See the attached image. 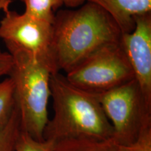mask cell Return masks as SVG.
Wrapping results in <instances>:
<instances>
[{"instance_id":"obj_15","label":"cell","mask_w":151,"mask_h":151,"mask_svg":"<svg viewBox=\"0 0 151 151\" xmlns=\"http://www.w3.org/2000/svg\"><path fill=\"white\" fill-rule=\"evenodd\" d=\"M13 66V58L7 52H0V78L9 76Z\"/></svg>"},{"instance_id":"obj_6","label":"cell","mask_w":151,"mask_h":151,"mask_svg":"<svg viewBox=\"0 0 151 151\" xmlns=\"http://www.w3.org/2000/svg\"><path fill=\"white\" fill-rule=\"evenodd\" d=\"M0 21V38L8 50H22L48 65L53 73L59 72L52 55L53 26L51 22L14 11H6Z\"/></svg>"},{"instance_id":"obj_14","label":"cell","mask_w":151,"mask_h":151,"mask_svg":"<svg viewBox=\"0 0 151 151\" xmlns=\"http://www.w3.org/2000/svg\"><path fill=\"white\" fill-rule=\"evenodd\" d=\"M118 151H151V123L142 128L137 139L128 145H119Z\"/></svg>"},{"instance_id":"obj_11","label":"cell","mask_w":151,"mask_h":151,"mask_svg":"<svg viewBox=\"0 0 151 151\" xmlns=\"http://www.w3.org/2000/svg\"><path fill=\"white\" fill-rule=\"evenodd\" d=\"M22 130L18 106H16L8 123L0 129V151H16V144Z\"/></svg>"},{"instance_id":"obj_2","label":"cell","mask_w":151,"mask_h":151,"mask_svg":"<svg viewBox=\"0 0 151 151\" xmlns=\"http://www.w3.org/2000/svg\"><path fill=\"white\" fill-rule=\"evenodd\" d=\"M50 87L54 115L47 122L43 140L113 138L112 126L94 94L75 86L60 72L52 73Z\"/></svg>"},{"instance_id":"obj_3","label":"cell","mask_w":151,"mask_h":151,"mask_svg":"<svg viewBox=\"0 0 151 151\" xmlns=\"http://www.w3.org/2000/svg\"><path fill=\"white\" fill-rule=\"evenodd\" d=\"M13 66L9 76L14 85V94L22 130L36 140H43L48 121L50 97V68L32 55L22 50H9Z\"/></svg>"},{"instance_id":"obj_8","label":"cell","mask_w":151,"mask_h":151,"mask_svg":"<svg viewBox=\"0 0 151 151\" xmlns=\"http://www.w3.org/2000/svg\"><path fill=\"white\" fill-rule=\"evenodd\" d=\"M101 7L116 22L122 34L131 33L137 16L151 12V0H87Z\"/></svg>"},{"instance_id":"obj_5","label":"cell","mask_w":151,"mask_h":151,"mask_svg":"<svg viewBox=\"0 0 151 151\" xmlns=\"http://www.w3.org/2000/svg\"><path fill=\"white\" fill-rule=\"evenodd\" d=\"M65 76L81 89L99 94L133 80L134 73L120 42L94 52Z\"/></svg>"},{"instance_id":"obj_10","label":"cell","mask_w":151,"mask_h":151,"mask_svg":"<svg viewBox=\"0 0 151 151\" xmlns=\"http://www.w3.org/2000/svg\"><path fill=\"white\" fill-rule=\"evenodd\" d=\"M16 106L14 82L9 76L0 82V129L8 123Z\"/></svg>"},{"instance_id":"obj_17","label":"cell","mask_w":151,"mask_h":151,"mask_svg":"<svg viewBox=\"0 0 151 151\" xmlns=\"http://www.w3.org/2000/svg\"><path fill=\"white\" fill-rule=\"evenodd\" d=\"M13 0H0V10H3L4 12L9 10V6L12 3ZM1 50H0V52Z\"/></svg>"},{"instance_id":"obj_1","label":"cell","mask_w":151,"mask_h":151,"mask_svg":"<svg viewBox=\"0 0 151 151\" xmlns=\"http://www.w3.org/2000/svg\"><path fill=\"white\" fill-rule=\"evenodd\" d=\"M52 55L58 71H71L109 45L121 41L114 20L96 4L86 1L76 10H60L55 15Z\"/></svg>"},{"instance_id":"obj_13","label":"cell","mask_w":151,"mask_h":151,"mask_svg":"<svg viewBox=\"0 0 151 151\" xmlns=\"http://www.w3.org/2000/svg\"><path fill=\"white\" fill-rule=\"evenodd\" d=\"M55 142L50 140H36L21 130L16 144V151H53Z\"/></svg>"},{"instance_id":"obj_7","label":"cell","mask_w":151,"mask_h":151,"mask_svg":"<svg viewBox=\"0 0 151 151\" xmlns=\"http://www.w3.org/2000/svg\"><path fill=\"white\" fill-rule=\"evenodd\" d=\"M120 43L143 97L151 106V12L135 18L134 29L122 34Z\"/></svg>"},{"instance_id":"obj_12","label":"cell","mask_w":151,"mask_h":151,"mask_svg":"<svg viewBox=\"0 0 151 151\" xmlns=\"http://www.w3.org/2000/svg\"><path fill=\"white\" fill-rule=\"evenodd\" d=\"M25 6L24 13L53 23L55 11L62 5V0H20Z\"/></svg>"},{"instance_id":"obj_4","label":"cell","mask_w":151,"mask_h":151,"mask_svg":"<svg viewBox=\"0 0 151 151\" xmlns=\"http://www.w3.org/2000/svg\"><path fill=\"white\" fill-rule=\"evenodd\" d=\"M112 126L118 145L134 142L145 125L151 123V106L134 79L101 93L94 94Z\"/></svg>"},{"instance_id":"obj_16","label":"cell","mask_w":151,"mask_h":151,"mask_svg":"<svg viewBox=\"0 0 151 151\" xmlns=\"http://www.w3.org/2000/svg\"><path fill=\"white\" fill-rule=\"evenodd\" d=\"M63 4L70 8H76L86 3L87 0H62Z\"/></svg>"},{"instance_id":"obj_9","label":"cell","mask_w":151,"mask_h":151,"mask_svg":"<svg viewBox=\"0 0 151 151\" xmlns=\"http://www.w3.org/2000/svg\"><path fill=\"white\" fill-rule=\"evenodd\" d=\"M119 145L113 138H69L56 141L53 151H118Z\"/></svg>"}]
</instances>
